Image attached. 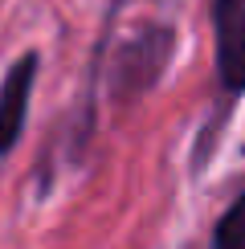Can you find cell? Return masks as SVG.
Instances as JSON below:
<instances>
[{
    "mask_svg": "<svg viewBox=\"0 0 245 249\" xmlns=\"http://www.w3.org/2000/svg\"><path fill=\"white\" fill-rule=\"evenodd\" d=\"M217 78L229 94L245 90V0H212Z\"/></svg>",
    "mask_w": 245,
    "mask_h": 249,
    "instance_id": "obj_1",
    "label": "cell"
},
{
    "mask_svg": "<svg viewBox=\"0 0 245 249\" xmlns=\"http://www.w3.org/2000/svg\"><path fill=\"white\" fill-rule=\"evenodd\" d=\"M168 53H172V33H168V29H143L131 45L119 49V61H115V66H119V70H115V90H122V94L147 90L151 82L159 78Z\"/></svg>",
    "mask_w": 245,
    "mask_h": 249,
    "instance_id": "obj_2",
    "label": "cell"
},
{
    "mask_svg": "<svg viewBox=\"0 0 245 249\" xmlns=\"http://www.w3.org/2000/svg\"><path fill=\"white\" fill-rule=\"evenodd\" d=\"M33 82H37V53L17 57L8 66L4 82H0V155H8L20 143V135H25Z\"/></svg>",
    "mask_w": 245,
    "mask_h": 249,
    "instance_id": "obj_3",
    "label": "cell"
},
{
    "mask_svg": "<svg viewBox=\"0 0 245 249\" xmlns=\"http://www.w3.org/2000/svg\"><path fill=\"white\" fill-rule=\"evenodd\" d=\"M212 249H245V192L217 221V229H212Z\"/></svg>",
    "mask_w": 245,
    "mask_h": 249,
    "instance_id": "obj_4",
    "label": "cell"
}]
</instances>
